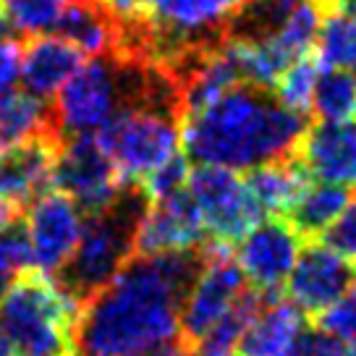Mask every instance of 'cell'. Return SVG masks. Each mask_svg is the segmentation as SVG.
<instances>
[{
  "label": "cell",
  "mask_w": 356,
  "mask_h": 356,
  "mask_svg": "<svg viewBox=\"0 0 356 356\" xmlns=\"http://www.w3.org/2000/svg\"><path fill=\"white\" fill-rule=\"evenodd\" d=\"M202 265L204 246L173 254H134L81 307L74 356H142L181 341V307Z\"/></svg>",
  "instance_id": "obj_1"
},
{
  "label": "cell",
  "mask_w": 356,
  "mask_h": 356,
  "mask_svg": "<svg viewBox=\"0 0 356 356\" xmlns=\"http://www.w3.org/2000/svg\"><path fill=\"white\" fill-rule=\"evenodd\" d=\"M307 115L283 108L273 92L238 84L181 123V145L197 165L252 170L296 155Z\"/></svg>",
  "instance_id": "obj_2"
},
{
  "label": "cell",
  "mask_w": 356,
  "mask_h": 356,
  "mask_svg": "<svg viewBox=\"0 0 356 356\" xmlns=\"http://www.w3.org/2000/svg\"><path fill=\"white\" fill-rule=\"evenodd\" d=\"M147 204L149 200L145 191L136 184H126L121 197L108 210L84 220L76 252L56 275V283L79 307L105 289L134 257V236Z\"/></svg>",
  "instance_id": "obj_3"
},
{
  "label": "cell",
  "mask_w": 356,
  "mask_h": 356,
  "mask_svg": "<svg viewBox=\"0 0 356 356\" xmlns=\"http://www.w3.org/2000/svg\"><path fill=\"white\" fill-rule=\"evenodd\" d=\"M79 312L56 278L29 270L0 296V327L16 356H74Z\"/></svg>",
  "instance_id": "obj_4"
},
{
  "label": "cell",
  "mask_w": 356,
  "mask_h": 356,
  "mask_svg": "<svg viewBox=\"0 0 356 356\" xmlns=\"http://www.w3.org/2000/svg\"><path fill=\"white\" fill-rule=\"evenodd\" d=\"M126 184H142L170 163L181 147V115L170 108L139 105L115 115L95 134Z\"/></svg>",
  "instance_id": "obj_5"
},
{
  "label": "cell",
  "mask_w": 356,
  "mask_h": 356,
  "mask_svg": "<svg viewBox=\"0 0 356 356\" xmlns=\"http://www.w3.org/2000/svg\"><path fill=\"white\" fill-rule=\"evenodd\" d=\"M186 191L200 210L204 234L212 244L231 249V244H238L262 220V212L249 197L244 178L236 170L218 165H194Z\"/></svg>",
  "instance_id": "obj_6"
},
{
  "label": "cell",
  "mask_w": 356,
  "mask_h": 356,
  "mask_svg": "<svg viewBox=\"0 0 356 356\" xmlns=\"http://www.w3.org/2000/svg\"><path fill=\"white\" fill-rule=\"evenodd\" d=\"M53 186L89 218L108 210L126 189V181L100 147L97 136H66L58 145Z\"/></svg>",
  "instance_id": "obj_7"
},
{
  "label": "cell",
  "mask_w": 356,
  "mask_h": 356,
  "mask_svg": "<svg viewBox=\"0 0 356 356\" xmlns=\"http://www.w3.org/2000/svg\"><path fill=\"white\" fill-rule=\"evenodd\" d=\"M246 278L228 246L204 244V265L181 307V341L194 346L246 293Z\"/></svg>",
  "instance_id": "obj_8"
},
{
  "label": "cell",
  "mask_w": 356,
  "mask_h": 356,
  "mask_svg": "<svg viewBox=\"0 0 356 356\" xmlns=\"http://www.w3.org/2000/svg\"><path fill=\"white\" fill-rule=\"evenodd\" d=\"M84 220V212L66 194L44 191L42 197H37L24 220L32 249V270L50 278L58 275L76 252Z\"/></svg>",
  "instance_id": "obj_9"
},
{
  "label": "cell",
  "mask_w": 356,
  "mask_h": 356,
  "mask_svg": "<svg viewBox=\"0 0 356 356\" xmlns=\"http://www.w3.org/2000/svg\"><path fill=\"white\" fill-rule=\"evenodd\" d=\"M58 145L60 139L56 134H44L16 149L0 152V225L22 220L24 210L53 186Z\"/></svg>",
  "instance_id": "obj_10"
},
{
  "label": "cell",
  "mask_w": 356,
  "mask_h": 356,
  "mask_svg": "<svg viewBox=\"0 0 356 356\" xmlns=\"http://www.w3.org/2000/svg\"><path fill=\"white\" fill-rule=\"evenodd\" d=\"M301 238L286 218L259 220L238 241L236 262L259 293H275L289 280L301 254Z\"/></svg>",
  "instance_id": "obj_11"
},
{
  "label": "cell",
  "mask_w": 356,
  "mask_h": 356,
  "mask_svg": "<svg viewBox=\"0 0 356 356\" xmlns=\"http://www.w3.org/2000/svg\"><path fill=\"white\" fill-rule=\"evenodd\" d=\"M207 244L200 210L189 191H178L147 204L134 236V254L155 257L173 252H191Z\"/></svg>",
  "instance_id": "obj_12"
},
{
  "label": "cell",
  "mask_w": 356,
  "mask_h": 356,
  "mask_svg": "<svg viewBox=\"0 0 356 356\" xmlns=\"http://www.w3.org/2000/svg\"><path fill=\"white\" fill-rule=\"evenodd\" d=\"M356 280V267L323 244L301 249L296 265L286 280L289 301L309 317H320L343 296Z\"/></svg>",
  "instance_id": "obj_13"
},
{
  "label": "cell",
  "mask_w": 356,
  "mask_h": 356,
  "mask_svg": "<svg viewBox=\"0 0 356 356\" xmlns=\"http://www.w3.org/2000/svg\"><path fill=\"white\" fill-rule=\"evenodd\" d=\"M296 160L320 184L356 189V118L309 126L296 147Z\"/></svg>",
  "instance_id": "obj_14"
},
{
  "label": "cell",
  "mask_w": 356,
  "mask_h": 356,
  "mask_svg": "<svg viewBox=\"0 0 356 356\" xmlns=\"http://www.w3.org/2000/svg\"><path fill=\"white\" fill-rule=\"evenodd\" d=\"M84 66V53L58 34L29 37L22 47V84L37 100H50Z\"/></svg>",
  "instance_id": "obj_15"
},
{
  "label": "cell",
  "mask_w": 356,
  "mask_h": 356,
  "mask_svg": "<svg viewBox=\"0 0 356 356\" xmlns=\"http://www.w3.org/2000/svg\"><path fill=\"white\" fill-rule=\"evenodd\" d=\"M304 330V314L289 299L265 293L262 307L241 335L236 356H291Z\"/></svg>",
  "instance_id": "obj_16"
},
{
  "label": "cell",
  "mask_w": 356,
  "mask_h": 356,
  "mask_svg": "<svg viewBox=\"0 0 356 356\" xmlns=\"http://www.w3.org/2000/svg\"><path fill=\"white\" fill-rule=\"evenodd\" d=\"M244 186L249 191V197L254 200V204L259 207L262 218L265 215L286 218L291 207L299 202V197L309 186V176L293 155L246 170Z\"/></svg>",
  "instance_id": "obj_17"
},
{
  "label": "cell",
  "mask_w": 356,
  "mask_h": 356,
  "mask_svg": "<svg viewBox=\"0 0 356 356\" xmlns=\"http://www.w3.org/2000/svg\"><path fill=\"white\" fill-rule=\"evenodd\" d=\"M56 32L81 53L95 58L113 56L118 44V16L100 0H68Z\"/></svg>",
  "instance_id": "obj_18"
},
{
  "label": "cell",
  "mask_w": 356,
  "mask_h": 356,
  "mask_svg": "<svg viewBox=\"0 0 356 356\" xmlns=\"http://www.w3.org/2000/svg\"><path fill=\"white\" fill-rule=\"evenodd\" d=\"M53 131V111L44 100L29 92H16L0 97V152L32 142Z\"/></svg>",
  "instance_id": "obj_19"
},
{
  "label": "cell",
  "mask_w": 356,
  "mask_h": 356,
  "mask_svg": "<svg viewBox=\"0 0 356 356\" xmlns=\"http://www.w3.org/2000/svg\"><path fill=\"white\" fill-rule=\"evenodd\" d=\"M348 204H351L348 189L333 186V184H314V186H307V191L286 215V220L296 228L301 238H307V236L325 234L343 215Z\"/></svg>",
  "instance_id": "obj_20"
},
{
  "label": "cell",
  "mask_w": 356,
  "mask_h": 356,
  "mask_svg": "<svg viewBox=\"0 0 356 356\" xmlns=\"http://www.w3.org/2000/svg\"><path fill=\"white\" fill-rule=\"evenodd\" d=\"M265 293L259 291H246L241 299L236 301V307L218 325H212L207 333L202 335L197 343L191 346L194 356H236L238 354V343L241 335L254 320L257 309L262 307Z\"/></svg>",
  "instance_id": "obj_21"
},
{
  "label": "cell",
  "mask_w": 356,
  "mask_h": 356,
  "mask_svg": "<svg viewBox=\"0 0 356 356\" xmlns=\"http://www.w3.org/2000/svg\"><path fill=\"white\" fill-rule=\"evenodd\" d=\"M314 56L323 68L356 71V19L325 11L323 26L314 42Z\"/></svg>",
  "instance_id": "obj_22"
},
{
  "label": "cell",
  "mask_w": 356,
  "mask_h": 356,
  "mask_svg": "<svg viewBox=\"0 0 356 356\" xmlns=\"http://www.w3.org/2000/svg\"><path fill=\"white\" fill-rule=\"evenodd\" d=\"M312 113L325 123L354 121L356 115V76L351 71L323 68L312 100Z\"/></svg>",
  "instance_id": "obj_23"
},
{
  "label": "cell",
  "mask_w": 356,
  "mask_h": 356,
  "mask_svg": "<svg viewBox=\"0 0 356 356\" xmlns=\"http://www.w3.org/2000/svg\"><path fill=\"white\" fill-rule=\"evenodd\" d=\"M323 74V66L314 53L301 56L299 60H293L283 74H280L278 84L273 89L275 100L289 108L293 113L307 115L312 113V100H314V89H317V79Z\"/></svg>",
  "instance_id": "obj_24"
},
{
  "label": "cell",
  "mask_w": 356,
  "mask_h": 356,
  "mask_svg": "<svg viewBox=\"0 0 356 356\" xmlns=\"http://www.w3.org/2000/svg\"><path fill=\"white\" fill-rule=\"evenodd\" d=\"M66 3L68 0H0V8L11 22L13 32L29 40L56 29Z\"/></svg>",
  "instance_id": "obj_25"
},
{
  "label": "cell",
  "mask_w": 356,
  "mask_h": 356,
  "mask_svg": "<svg viewBox=\"0 0 356 356\" xmlns=\"http://www.w3.org/2000/svg\"><path fill=\"white\" fill-rule=\"evenodd\" d=\"M32 270V249L24 228V218L0 225V296L16 278Z\"/></svg>",
  "instance_id": "obj_26"
},
{
  "label": "cell",
  "mask_w": 356,
  "mask_h": 356,
  "mask_svg": "<svg viewBox=\"0 0 356 356\" xmlns=\"http://www.w3.org/2000/svg\"><path fill=\"white\" fill-rule=\"evenodd\" d=\"M320 327L343 343H356V280L348 286L341 299L320 317Z\"/></svg>",
  "instance_id": "obj_27"
},
{
  "label": "cell",
  "mask_w": 356,
  "mask_h": 356,
  "mask_svg": "<svg viewBox=\"0 0 356 356\" xmlns=\"http://www.w3.org/2000/svg\"><path fill=\"white\" fill-rule=\"evenodd\" d=\"M323 246L356 267V202H351L343 215L323 234Z\"/></svg>",
  "instance_id": "obj_28"
},
{
  "label": "cell",
  "mask_w": 356,
  "mask_h": 356,
  "mask_svg": "<svg viewBox=\"0 0 356 356\" xmlns=\"http://www.w3.org/2000/svg\"><path fill=\"white\" fill-rule=\"evenodd\" d=\"M291 356H346V343L323 327H304Z\"/></svg>",
  "instance_id": "obj_29"
},
{
  "label": "cell",
  "mask_w": 356,
  "mask_h": 356,
  "mask_svg": "<svg viewBox=\"0 0 356 356\" xmlns=\"http://www.w3.org/2000/svg\"><path fill=\"white\" fill-rule=\"evenodd\" d=\"M22 79V44L0 42V97L11 95Z\"/></svg>",
  "instance_id": "obj_30"
},
{
  "label": "cell",
  "mask_w": 356,
  "mask_h": 356,
  "mask_svg": "<svg viewBox=\"0 0 356 356\" xmlns=\"http://www.w3.org/2000/svg\"><path fill=\"white\" fill-rule=\"evenodd\" d=\"M102 6H108L118 19H136V16H145L147 3L149 0H100Z\"/></svg>",
  "instance_id": "obj_31"
},
{
  "label": "cell",
  "mask_w": 356,
  "mask_h": 356,
  "mask_svg": "<svg viewBox=\"0 0 356 356\" xmlns=\"http://www.w3.org/2000/svg\"><path fill=\"white\" fill-rule=\"evenodd\" d=\"M142 356H194V354H191V348L184 343V341H176V343L152 348V351H147V354H142Z\"/></svg>",
  "instance_id": "obj_32"
},
{
  "label": "cell",
  "mask_w": 356,
  "mask_h": 356,
  "mask_svg": "<svg viewBox=\"0 0 356 356\" xmlns=\"http://www.w3.org/2000/svg\"><path fill=\"white\" fill-rule=\"evenodd\" d=\"M323 6H325V11L343 13V16L356 19V0H323Z\"/></svg>",
  "instance_id": "obj_33"
},
{
  "label": "cell",
  "mask_w": 356,
  "mask_h": 356,
  "mask_svg": "<svg viewBox=\"0 0 356 356\" xmlns=\"http://www.w3.org/2000/svg\"><path fill=\"white\" fill-rule=\"evenodd\" d=\"M0 356H16L13 354L11 341H8V335L3 333V327H0Z\"/></svg>",
  "instance_id": "obj_34"
}]
</instances>
